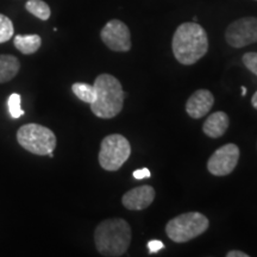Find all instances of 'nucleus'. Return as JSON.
I'll list each match as a JSON object with an SVG mask.
<instances>
[{
    "mask_svg": "<svg viewBox=\"0 0 257 257\" xmlns=\"http://www.w3.org/2000/svg\"><path fill=\"white\" fill-rule=\"evenodd\" d=\"M14 24L11 19L0 14V43H5L14 36Z\"/></svg>",
    "mask_w": 257,
    "mask_h": 257,
    "instance_id": "obj_17",
    "label": "nucleus"
},
{
    "mask_svg": "<svg viewBox=\"0 0 257 257\" xmlns=\"http://www.w3.org/2000/svg\"><path fill=\"white\" fill-rule=\"evenodd\" d=\"M172 49L175 59L181 64L191 66L197 63L208 50L206 31L194 22L181 24L174 32Z\"/></svg>",
    "mask_w": 257,
    "mask_h": 257,
    "instance_id": "obj_1",
    "label": "nucleus"
},
{
    "mask_svg": "<svg viewBox=\"0 0 257 257\" xmlns=\"http://www.w3.org/2000/svg\"><path fill=\"white\" fill-rule=\"evenodd\" d=\"M150 170L148 168H142V169H138L135 170L134 172V178L137 180H142V179H148L150 178Z\"/></svg>",
    "mask_w": 257,
    "mask_h": 257,
    "instance_id": "obj_21",
    "label": "nucleus"
},
{
    "mask_svg": "<svg viewBox=\"0 0 257 257\" xmlns=\"http://www.w3.org/2000/svg\"><path fill=\"white\" fill-rule=\"evenodd\" d=\"M15 47L24 55H31L41 48L42 38L38 35H17L15 37Z\"/></svg>",
    "mask_w": 257,
    "mask_h": 257,
    "instance_id": "obj_14",
    "label": "nucleus"
},
{
    "mask_svg": "<svg viewBox=\"0 0 257 257\" xmlns=\"http://www.w3.org/2000/svg\"><path fill=\"white\" fill-rule=\"evenodd\" d=\"M213 104V94L208 89H198L186 102V112L193 119H200L210 112Z\"/></svg>",
    "mask_w": 257,
    "mask_h": 257,
    "instance_id": "obj_11",
    "label": "nucleus"
},
{
    "mask_svg": "<svg viewBox=\"0 0 257 257\" xmlns=\"http://www.w3.org/2000/svg\"><path fill=\"white\" fill-rule=\"evenodd\" d=\"M155 199V189L152 186H141L125 193L121 199L124 207L130 211H141L148 208Z\"/></svg>",
    "mask_w": 257,
    "mask_h": 257,
    "instance_id": "obj_10",
    "label": "nucleus"
},
{
    "mask_svg": "<svg viewBox=\"0 0 257 257\" xmlns=\"http://www.w3.org/2000/svg\"><path fill=\"white\" fill-rule=\"evenodd\" d=\"M25 9L41 21H48L50 18V8L43 0H29L25 4Z\"/></svg>",
    "mask_w": 257,
    "mask_h": 257,
    "instance_id": "obj_15",
    "label": "nucleus"
},
{
    "mask_svg": "<svg viewBox=\"0 0 257 257\" xmlns=\"http://www.w3.org/2000/svg\"><path fill=\"white\" fill-rule=\"evenodd\" d=\"M95 98L91 104V110L98 118L111 119L123 110L125 93L121 83L110 74H101L94 81Z\"/></svg>",
    "mask_w": 257,
    "mask_h": 257,
    "instance_id": "obj_2",
    "label": "nucleus"
},
{
    "mask_svg": "<svg viewBox=\"0 0 257 257\" xmlns=\"http://www.w3.org/2000/svg\"><path fill=\"white\" fill-rule=\"evenodd\" d=\"M229 115L225 113V112L218 111L212 113L207 118L206 121L202 125V131L208 137L219 138L226 133V130L229 128Z\"/></svg>",
    "mask_w": 257,
    "mask_h": 257,
    "instance_id": "obj_12",
    "label": "nucleus"
},
{
    "mask_svg": "<svg viewBox=\"0 0 257 257\" xmlns=\"http://www.w3.org/2000/svg\"><path fill=\"white\" fill-rule=\"evenodd\" d=\"M210 221L199 212H187L179 214L168 221L166 233L175 243H186L197 238L208 229Z\"/></svg>",
    "mask_w": 257,
    "mask_h": 257,
    "instance_id": "obj_4",
    "label": "nucleus"
},
{
    "mask_svg": "<svg viewBox=\"0 0 257 257\" xmlns=\"http://www.w3.org/2000/svg\"><path fill=\"white\" fill-rule=\"evenodd\" d=\"M94 242L102 256L118 257L127 251L131 242V229L126 220L112 218L101 221L94 231Z\"/></svg>",
    "mask_w": 257,
    "mask_h": 257,
    "instance_id": "obj_3",
    "label": "nucleus"
},
{
    "mask_svg": "<svg viewBox=\"0 0 257 257\" xmlns=\"http://www.w3.org/2000/svg\"><path fill=\"white\" fill-rule=\"evenodd\" d=\"M21 68L19 60L14 55H0V83L10 81L17 75Z\"/></svg>",
    "mask_w": 257,
    "mask_h": 257,
    "instance_id": "obj_13",
    "label": "nucleus"
},
{
    "mask_svg": "<svg viewBox=\"0 0 257 257\" xmlns=\"http://www.w3.org/2000/svg\"><path fill=\"white\" fill-rule=\"evenodd\" d=\"M227 257H249L248 253L239 251V250H232V251H229L226 253Z\"/></svg>",
    "mask_w": 257,
    "mask_h": 257,
    "instance_id": "obj_22",
    "label": "nucleus"
},
{
    "mask_svg": "<svg viewBox=\"0 0 257 257\" xmlns=\"http://www.w3.org/2000/svg\"><path fill=\"white\" fill-rule=\"evenodd\" d=\"M242 61L244 66H245L250 72L253 73L257 76V53L251 51V53L244 54Z\"/></svg>",
    "mask_w": 257,
    "mask_h": 257,
    "instance_id": "obj_19",
    "label": "nucleus"
},
{
    "mask_svg": "<svg viewBox=\"0 0 257 257\" xmlns=\"http://www.w3.org/2000/svg\"><path fill=\"white\" fill-rule=\"evenodd\" d=\"M21 100L22 98L18 93H14V94L9 96V111L14 119H17V118L24 115V111L21 107Z\"/></svg>",
    "mask_w": 257,
    "mask_h": 257,
    "instance_id": "obj_18",
    "label": "nucleus"
},
{
    "mask_svg": "<svg viewBox=\"0 0 257 257\" xmlns=\"http://www.w3.org/2000/svg\"><path fill=\"white\" fill-rule=\"evenodd\" d=\"M251 105L257 110V92L255 93V94L252 95V98H251Z\"/></svg>",
    "mask_w": 257,
    "mask_h": 257,
    "instance_id": "obj_23",
    "label": "nucleus"
},
{
    "mask_svg": "<svg viewBox=\"0 0 257 257\" xmlns=\"http://www.w3.org/2000/svg\"><path fill=\"white\" fill-rule=\"evenodd\" d=\"M131 154L128 141L121 135H108L101 141L99 152V163L101 168L108 172L120 169Z\"/></svg>",
    "mask_w": 257,
    "mask_h": 257,
    "instance_id": "obj_6",
    "label": "nucleus"
},
{
    "mask_svg": "<svg viewBox=\"0 0 257 257\" xmlns=\"http://www.w3.org/2000/svg\"><path fill=\"white\" fill-rule=\"evenodd\" d=\"M225 40L237 49L257 43V18L244 17L234 21L225 31Z\"/></svg>",
    "mask_w": 257,
    "mask_h": 257,
    "instance_id": "obj_7",
    "label": "nucleus"
},
{
    "mask_svg": "<svg viewBox=\"0 0 257 257\" xmlns=\"http://www.w3.org/2000/svg\"><path fill=\"white\" fill-rule=\"evenodd\" d=\"M239 160V148L229 143L220 147L208 159L207 169L214 176H226L236 168Z\"/></svg>",
    "mask_w": 257,
    "mask_h": 257,
    "instance_id": "obj_8",
    "label": "nucleus"
},
{
    "mask_svg": "<svg viewBox=\"0 0 257 257\" xmlns=\"http://www.w3.org/2000/svg\"><path fill=\"white\" fill-rule=\"evenodd\" d=\"M101 41L108 49L125 53L131 49V35L126 24L118 19L107 22L100 32Z\"/></svg>",
    "mask_w": 257,
    "mask_h": 257,
    "instance_id": "obj_9",
    "label": "nucleus"
},
{
    "mask_svg": "<svg viewBox=\"0 0 257 257\" xmlns=\"http://www.w3.org/2000/svg\"><path fill=\"white\" fill-rule=\"evenodd\" d=\"M163 248H165V244L161 242V240H150L148 243V250H149L150 253H155Z\"/></svg>",
    "mask_w": 257,
    "mask_h": 257,
    "instance_id": "obj_20",
    "label": "nucleus"
},
{
    "mask_svg": "<svg viewBox=\"0 0 257 257\" xmlns=\"http://www.w3.org/2000/svg\"><path fill=\"white\" fill-rule=\"evenodd\" d=\"M19 146L35 155H49L56 148V136L50 128L40 124H27L18 128Z\"/></svg>",
    "mask_w": 257,
    "mask_h": 257,
    "instance_id": "obj_5",
    "label": "nucleus"
},
{
    "mask_svg": "<svg viewBox=\"0 0 257 257\" xmlns=\"http://www.w3.org/2000/svg\"><path fill=\"white\" fill-rule=\"evenodd\" d=\"M256 2H257V0H256Z\"/></svg>",
    "mask_w": 257,
    "mask_h": 257,
    "instance_id": "obj_25",
    "label": "nucleus"
},
{
    "mask_svg": "<svg viewBox=\"0 0 257 257\" xmlns=\"http://www.w3.org/2000/svg\"><path fill=\"white\" fill-rule=\"evenodd\" d=\"M245 94H246V88L242 87V95H245Z\"/></svg>",
    "mask_w": 257,
    "mask_h": 257,
    "instance_id": "obj_24",
    "label": "nucleus"
},
{
    "mask_svg": "<svg viewBox=\"0 0 257 257\" xmlns=\"http://www.w3.org/2000/svg\"><path fill=\"white\" fill-rule=\"evenodd\" d=\"M72 91L80 100H82L83 102H88V104H91L95 98L94 86L88 85V83L75 82L72 86Z\"/></svg>",
    "mask_w": 257,
    "mask_h": 257,
    "instance_id": "obj_16",
    "label": "nucleus"
}]
</instances>
